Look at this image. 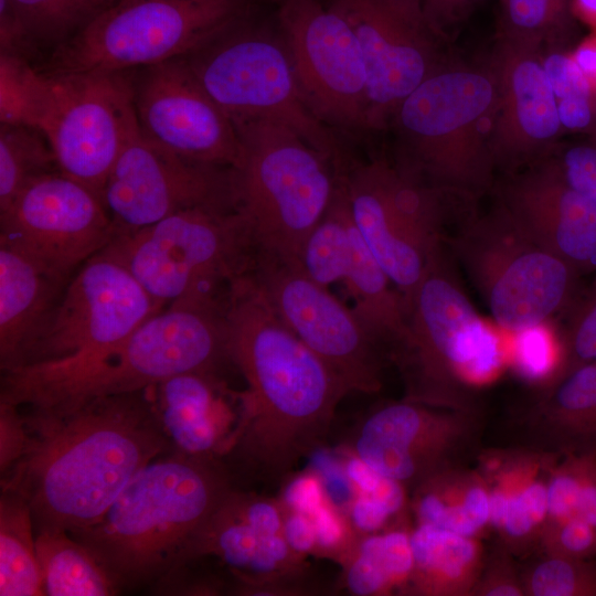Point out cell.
I'll return each mask as SVG.
<instances>
[{"label": "cell", "mask_w": 596, "mask_h": 596, "mask_svg": "<svg viewBox=\"0 0 596 596\" xmlns=\"http://www.w3.org/2000/svg\"><path fill=\"white\" fill-rule=\"evenodd\" d=\"M225 323L230 360L246 389L224 459L251 478L279 483L323 445L350 392L278 317L253 275L231 285Z\"/></svg>", "instance_id": "cell-1"}, {"label": "cell", "mask_w": 596, "mask_h": 596, "mask_svg": "<svg viewBox=\"0 0 596 596\" xmlns=\"http://www.w3.org/2000/svg\"><path fill=\"white\" fill-rule=\"evenodd\" d=\"M22 413L29 445L1 486L26 501L35 533L94 524L138 471L172 449L148 390L60 414Z\"/></svg>", "instance_id": "cell-2"}, {"label": "cell", "mask_w": 596, "mask_h": 596, "mask_svg": "<svg viewBox=\"0 0 596 596\" xmlns=\"http://www.w3.org/2000/svg\"><path fill=\"white\" fill-rule=\"evenodd\" d=\"M222 460L173 451L145 466L94 524L68 532L120 586L160 579L233 488Z\"/></svg>", "instance_id": "cell-3"}, {"label": "cell", "mask_w": 596, "mask_h": 596, "mask_svg": "<svg viewBox=\"0 0 596 596\" xmlns=\"http://www.w3.org/2000/svg\"><path fill=\"white\" fill-rule=\"evenodd\" d=\"M162 308L125 266L99 252L70 278L20 363L2 372L0 402L36 406Z\"/></svg>", "instance_id": "cell-4"}, {"label": "cell", "mask_w": 596, "mask_h": 596, "mask_svg": "<svg viewBox=\"0 0 596 596\" xmlns=\"http://www.w3.org/2000/svg\"><path fill=\"white\" fill-rule=\"evenodd\" d=\"M496 105L490 61L446 63L393 116L407 152L405 168L440 194L475 199L485 193L496 168L490 148Z\"/></svg>", "instance_id": "cell-5"}, {"label": "cell", "mask_w": 596, "mask_h": 596, "mask_svg": "<svg viewBox=\"0 0 596 596\" xmlns=\"http://www.w3.org/2000/svg\"><path fill=\"white\" fill-rule=\"evenodd\" d=\"M241 157L232 168L236 209L258 253L296 264L301 245L328 211L339 184L332 160L289 127L267 119L233 120Z\"/></svg>", "instance_id": "cell-6"}, {"label": "cell", "mask_w": 596, "mask_h": 596, "mask_svg": "<svg viewBox=\"0 0 596 596\" xmlns=\"http://www.w3.org/2000/svg\"><path fill=\"white\" fill-rule=\"evenodd\" d=\"M225 301L226 295H199L167 305L76 377L22 411L60 414L98 397L145 391L179 374H217L231 362Z\"/></svg>", "instance_id": "cell-7"}, {"label": "cell", "mask_w": 596, "mask_h": 596, "mask_svg": "<svg viewBox=\"0 0 596 596\" xmlns=\"http://www.w3.org/2000/svg\"><path fill=\"white\" fill-rule=\"evenodd\" d=\"M102 253L166 307L191 296H222L221 289L253 272L258 247L236 207L198 206L116 235Z\"/></svg>", "instance_id": "cell-8"}, {"label": "cell", "mask_w": 596, "mask_h": 596, "mask_svg": "<svg viewBox=\"0 0 596 596\" xmlns=\"http://www.w3.org/2000/svg\"><path fill=\"white\" fill-rule=\"evenodd\" d=\"M246 12L245 0H113L58 45L52 72L120 73L185 57Z\"/></svg>", "instance_id": "cell-9"}, {"label": "cell", "mask_w": 596, "mask_h": 596, "mask_svg": "<svg viewBox=\"0 0 596 596\" xmlns=\"http://www.w3.org/2000/svg\"><path fill=\"white\" fill-rule=\"evenodd\" d=\"M405 302L408 336L394 356L407 376L406 401L444 403L456 384L483 382L499 370L500 337L475 309L441 249Z\"/></svg>", "instance_id": "cell-10"}, {"label": "cell", "mask_w": 596, "mask_h": 596, "mask_svg": "<svg viewBox=\"0 0 596 596\" xmlns=\"http://www.w3.org/2000/svg\"><path fill=\"white\" fill-rule=\"evenodd\" d=\"M451 244L503 330L515 333L551 321L574 302L579 274L501 204L471 220Z\"/></svg>", "instance_id": "cell-11"}, {"label": "cell", "mask_w": 596, "mask_h": 596, "mask_svg": "<svg viewBox=\"0 0 596 596\" xmlns=\"http://www.w3.org/2000/svg\"><path fill=\"white\" fill-rule=\"evenodd\" d=\"M246 13L184 61L232 120L285 125L333 162L337 143L307 105L281 35L246 24Z\"/></svg>", "instance_id": "cell-12"}, {"label": "cell", "mask_w": 596, "mask_h": 596, "mask_svg": "<svg viewBox=\"0 0 596 596\" xmlns=\"http://www.w3.org/2000/svg\"><path fill=\"white\" fill-rule=\"evenodd\" d=\"M120 73L51 72L38 126L58 172L100 199L120 151L138 128L134 87Z\"/></svg>", "instance_id": "cell-13"}, {"label": "cell", "mask_w": 596, "mask_h": 596, "mask_svg": "<svg viewBox=\"0 0 596 596\" xmlns=\"http://www.w3.org/2000/svg\"><path fill=\"white\" fill-rule=\"evenodd\" d=\"M277 20L310 109L322 123L366 129V67L345 17L330 0H283Z\"/></svg>", "instance_id": "cell-14"}, {"label": "cell", "mask_w": 596, "mask_h": 596, "mask_svg": "<svg viewBox=\"0 0 596 596\" xmlns=\"http://www.w3.org/2000/svg\"><path fill=\"white\" fill-rule=\"evenodd\" d=\"M253 276L278 317L350 393L380 390L383 347L352 308L296 264L273 256L258 253Z\"/></svg>", "instance_id": "cell-15"}, {"label": "cell", "mask_w": 596, "mask_h": 596, "mask_svg": "<svg viewBox=\"0 0 596 596\" xmlns=\"http://www.w3.org/2000/svg\"><path fill=\"white\" fill-rule=\"evenodd\" d=\"M113 237V222L102 199L61 172L33 179L0 211V243L63 279H70Z\"/></svg>", "instance_id": "cell-16"}, {"label": "cell", "mask_w": 596, "mask_h": 596, "mask_svg": "<svg viewBox=\"0 0 596 596\" xmlns=\"http://www.w3.org/2000/svg\"><path fill=\"white\" fill-rule=\"evenodd\" d=\"M352 26L368 74L366 129H381L401 103L447 62L441 33L421 0H330Z\"/></svg>", "instance_id": "cell-17"}, {"label": "cell", "mask_w": 596, "mask_h": 596, "mask_svg": "<svg viewBox=\"0 0 596 596\" xmlns=\"http://www.w3.org/2000/svg\"><path fill=\"white\" fill-rule=\"evenodd\" d=\"M114 236L198 206L236 207L232 169L193 161L146 138L138 128L120 151L102 192Z\"/></svg>", "instance_id": "cell-18"}, {"label": "cell", "mask_w": 596, "mask_h": 596, "mask_svg": "<svg viewBox=\"0 0 596 596\" xmlns=\"http://www.w3.org/2000/svg\"><path fill=\"white\" fill-rule=\"evenodd\" d=\"M134 104L140 131L159 147L201 163L237 164L241 140L232 118L183 57L146 67Z\"/></svg>", "instance_id": "cell-19"}, {"label": "cell", "mask_w": 596, "mask_h": 596, "mask_svg": "<svg viewBox=\"0 0 596 596\" xmlns=\"http://www.w3.org/2000/svg\"><path fill=\"white\" fill-rule=\"evenodd\" d=\"M542 49L500 36L489 60L497 79L490 134L496 167L532 166L547 158L564 134Z\"/></svg>", "instance_id": "cell-20"}, {"label": "cell", "mask_w": 596, "mask_h": 596, "mask_svg": "<svg viewBox=\"0 0 596 596\" xmlns=\"http://www.w3.org/2000/svg\"><path fill=\"white\" fill-rule=\"evenodd\" d=\"M501 205L579 275L596 272V202L572 188L549 158L513 177Z\"/></svg>", "instance_id": "cell-21"}, {"label": "cell", "mask_w": 596, "mask_h": 596, "mask_svg": "<svg viewBox=\"0 0 596 596\" xmlns=\"http://www.w3.org/2000/svg\"><path fill=\"white\" fill-rule=\"evenodd\" d=\"M445 422L419 403L405 400L386 404L355 424L348 453L402 485L424 480L434 473L445 446Z\"/></svg>", "instance_id": "cell-22"}, {"label": "cell", "mask_w": 596, "mask_h": 596, "mask_svg": "<svg viewBox=\"0 0 596 596\" xmlns=\"http://www.w3.org/2000/svg\"><path fill=\"white\" fill-rule=\"evenodd\" d=\"M150 389L172 450L223 461L240 419V393L211 373L179 374Z\"/></svg>", "instance_id": "cell-23"}, {"label": "cell", "mask_w": 596, "mask_h": 596, "mask_svg": "<svg viewBox=\"0 0 596 596\" xmlns=\"http://www.w3.org/2000/svg\"><path fill=\"white\" fill-rule=\"evenodd\" d=\"M350 214L361 238L406 300L432 257L396 215L385 189L382 160L341 175Z\"/></svg>", "instance_id": "cell-24"}, {"label": "cell", "mask_w": 596, "mask_h": 596, "mask_svg": "<svg viewBox=\"0 0 596 596\" xmlns=\"http://www.w3.org/2000/svg\"><path fill=\"white\" fill-rule=\"evenodd\" d=\"M284 521L285 508L279 499L233 487L190 542L183 565L215 556L234 578L247 577L267 543L284 534Z\"/></svg>", "instance_id": "cell-25"}, {"label": "cell", "mask_w": 596, "mask_h": 596, "mask_svg": "<svg viewBox=\"0 0 596 596\" xmlns=\"http://www.w3.org/2000/svg\"><path fill=\"white\" fill-rule=\"evenodd\" d=\"M20 251L0 243V366L15 368L67 281Z\"/></svg>", "instance_id": "cell-26"}, {"label": "cell", "mask_w": 596, "mask_h": 596, "mask_svg": "<svg viewBox=\"0 0 596 596\" xmlns=\"http://www.w3.org/2000/svg\"><path fill=\"white\" fill-rule=\"evenodd\" d=\"M360 320L394 355L408 336L407 308L402 292L372 255L353 223V255L342 281Z\"/></svg>", "instance_id": "cell-27"}, {"label": "cell", "mask_w": 596, "mask_h": 596, "mask_svg": "<svg viewBox=\"0 0 596 596\" xmlns=\"http://www.w3.org/2000/svg\"><path fill=\"white\" fill-rule=\"evenodd\" d=\"M35 547L47 596H108L119 586L93 553L66 531L35 533Z\"/></svg>", "instance_id": "cell-28"}, {"label": "cell", "mask_w": 596, "mask_h": 596, "mask_svg": "<svg viewBox=\"0 0 596 596\" xmlns=\"http://www.w3.org/2000/svg\"><path fill=\"white\" fill-rule=\"evenodd\" d=\"M341 564V585L350 594H385L411 578L414 566L411 535L403 531L359 535Z\"/></svg>", "instance_id": "cell-29"}, {"label": "cell", "mask_w": 596, "mask_h": 596, "mask_svg": "<svg viewBox=\"0 0 596 596\" xmlns=\"http://www.w3.org/2000/svg\"><path fill=\"white\" fill-rule=\"evenodd\" d=\"M30 507L2 488L0 498V595H44Z\"/></svg>", "instance_id": "cell-30"}, {"label": "cell", "mask_w": 596, "mask_h": 596, "mask_svg": "<svg viewBox=\"0 0 596 596\" xmlns=\"http://www.w3.org/2000/svg\"><path fill=\"white\" fill-rule=\"evenodd\" d=\"M353 255V221L341 175L332 203L305 238L296 265L317 284L343 281Z\"/></svg>", "instance_id": "cell-31"}, {"label": "cell", "mask_w": 596, "mask_h": 596, "mask_svg": "<svg viewBox=\"0 0 596 596\" xmlns=\"http://www.w3.org/2000/svg\"><path fill=\"white\" fill-rule=\"evenodd\" d=\"M414 566L411 581L422 592H438L456 582L476 561V545L467 536L419 523L411 534Z\"/></svg>", "instance_id": "cell-32"}, {"label": "cell", "mask_w": 596, "mask_h": 596, "mask_svg": "<svg viewBox=\"0 0 596 596\" xmlns=\"http://www.w3.org/2000/svg\"><path fill=\"white\" fill-rule=\"evenodd\" d=\"M415 511L419 523L470 538L489 521V494L473 485L458 499L456 491L433 473L423 480Z\"/></svg>", "instance_id": "cell-33"}, {"label": "cell", "mask_w": 596, "mask_h": 596, "mask_svg": "<svg viewBox=\"0 0 596 596\" xmlns=\"http://www.w3.org/2000/svg\"><path fill=\"white\" fill-rule=\"evenodd\" d=\"M500 36L541 47H565L576 30L570 0H499Z\"/></svg>", "instance_id": "cell-34"}, {"label": "cell", "mask_w": 596, "mask_h": 596, "mask_svg": "<svg viewBox=\"0 0 596 596\" xmlns=\"http://www.w3.org/2000/svg\"><path fill=\"white\" fill-rule=\"evenodd\" d=\"M55 158L43 135L33 128L1 124L0 211L33 179L54 172Z\"/></svg>", "instance_id": "cell-35"}, {"label": "cell", "mask_w": 596, "mask_h": 596, "mask_svg": "<svg viewBox=\"0 0 596 596\" xmlns=\"http://www.w3.org/2000/svg\"><path fill=\"white\" fill-rule=\"evenodd\" d=\"M50 85V73L38 72L18 52L1 51V124L38 130Z\"/></svg>", "instance_id": "cell-36"}, {"label": "cell", "mask_w": 596, "mask_h": 596, "mask_svg": "<svg viewBox=\"0 0 596 596\" xmlns=\"http://www.w3.org/2000/svg\"><path fill=\"white\" fill-rule=\"evenodd\" d=\"M29 41L64 42L110 0H11Z\"/></svg>", "instance_id": "cell-37"}, {"label": "cell", "mask_w": 596, "mask_h": 596, "mask_svg": "<svg viewBox=\"0 0 596 596\" xmlns=\"http://www.w3.org/2000/svg\"><path fill=\"white\" fill-rule=\"evenodd\" d=\"M553 404L573 427L596 433V359L568 372L553 395Z\"/></svg>", "instance_id": "cell-38"}, {"label": "cell", "mask_w": 596, "mask_h": 596, "mask_svg": "<svg viewBox=\"0 0 596 596\" xmlns=\"http://www.w3.org/2000/svg\"><path fill=\"white\" fill-rule=\"evenodd\" d=\"M561 347L570 371L596 359V272L589 288L571 306Z\"/></svg>", "instance_id": "cell-39"}, {"label": "cell", "mask_w": 596, "mask_h": 596, "mask_svg": "<svg viewBox=\"0 0 596 596\" xmlns=\"http://www.w3.org/2000/svg\"><path fill=\"white\" fill-rule=\"evenodd\" d=\"M538 596L596 594V572L575 558L555 557L540 564L531 578Z\"/></svg>", "instance_id": "cell-40"}, {"label": "cell", "mask_w": 596, "mask_h": 596, "mask_svg": "<svg viewBox=\"0 0 596 596\" xmlns=\"http://www.w3.org/2000/svg\"><path fill=\"white\" fill-rule=\"evenodd\" d=\"M547 158L572 188L596 202V140L557 145Z\"/></svg>", "instance_id": "cell-41"}, {"label": "cell", "mask_w": 596, "mask_h": 596, "mask_svg": "<svg viewBox=\"0 0 596 596\" xmlns=\"http://www.w3.org/2000/svg\"><path fill=\"white\" fill-rule=\"evenodd\" d=\"M556 354V339L550 321L514 333L513 360L526 377L545 376L554 368Z\"/></svg>", "instance_id": "cell-42"}, {"label": "cell", "mask_w": 596, "mask_h": 596, "mask_svg": "<svg viewBox=\"0 0 596 596\" xmlns=\"http://www.w3.org/2000/svg\"><path fill=\"white\" fill-rule=\"evenodd\" d=\"M547 514V489L532 482L513 494H508V508L502 529L512 538H522Z\"/></svg>", "instance_id": "cell-43"}, {"label": "cell", "mask_w": 596, "mask_h": 596, "mask_svg": "<svg viewBox=\"0 0 596 596\" xmlns=\"http://www.w3.org/2000/svg\"><path fill=\"white\" fill-rule=\"evenodd\" d=\"M542 62L556 100L595 94L570 51L562 47H547V52H542Z\"/></svg>", "instance_id": "cell-44"}, {"label": "cell", "mask_w": 596, "mask_h": 596, "mask_svg": "<svg viewBox=\"0 0 596 596\" xmlns=\"http://www.w3.org/2000/svg\"><path fill=\"white\" fill-rule=\"evenodd\" d=\"M588 465L556 475L547 486V514L557 523L576 518L584 485L593 472Z\"/></svg>", "instance_id": "cell-45"}, {"label": "cell", "mask_w": 596, "mask_h": 596, "mask_svg": "<svg viewBox=\"0 0 596 596\" xmlns=\"http://www.w3.org/2000/svg\"><path fill=\"white\" fill-rule=\"evenodd\" d=\"M30 434L22 411L0 402V470L7 473L23 456Z\"/></svg>", "instance_id": "cell-46"}, {"label": "cell", "mask_w": 596, "mask_h": 596, "mask_svg": "<svg viewBox=\"0 0 596 596\" xmlns=\"http://www.w3.org/2000/svg\"><path fill=\"white\" fill-rule=\"evenodd\" d=\"M557 113L564 132L596 140V94L560 99Z\"/></svg>", "instance_id": "cell-47"}, {"label": "cell", "mask_w": 596, "mask_h": 596, "mask_svg": "<svg viewBox=\"0 0 596 596\" xmlns=\"http://www.w3.org/2000/svg\"><path fill=\"white\" fill-rule=\"evenodd\" d=\"M327 498L323 487L313 473H304L290 479L279 498L286 510L309 514Z\"/></svg>", "instance_id": "cell-48"}, {"label": "cell", "mask_w": 596, "mask_h": 596, "mask_svg": "<svg viewBox=\"0 0 596 596\" xmlns=\"http://www.w3.org/2000/svg\"><path fill=\"white\" fill-rule=\"evenodd\" d=\"M394 513L383 503L355 493L349 505L348 519L359 535L381 530Z\"/></svg>", "instance_id": "cell-49"}, {"label": "cell", "mask_w": 596, "mask_h": 596, "mask_svg": "<svg viewBox=\"0 0 596 596\" xmlns=\"http://www.w3.org/2000/svg\"><path fill=\"white\" fill-rule=\"evenodd\" d=\"M558 525L557 539L567 557L579 560L596 552V528L578 518L568 519Z\"/></svg>", "instance_id": "cell-50"}, {"label": "cell", "mask_w": 596, "mask_h": 596, "mask_svg": "<svg viewBox=\"0 0 596 596\" xmlns=\"http://www.w3.org/2000/svg\"><path fill=\"white\" fill-rule=\"evenodd\" d=\"M284 535L295 552L304 556L316 554V529L308 515L285 509Z\"/></svg>", "instance_id": "cell-51"}, {"label": "cell", "mask_w": 596, "mask_h": 596, "mask_svg": "<svg viewBox=\"0 0 596 596\" xmlns=\"http://www.w3.org/2000/svg\"><path fill=\"white\" fill-rule=\"evenodd\" d=\"M433 25L444 34L446 28L464 19L479 0H421Z\"/></svg>", "instance_id": "cell-52"}, {"label": "cell", "mask_w": 596, "mask_h": 596, "mask_svg": "<svg viewBox=\"0 0 596 596\" xmlns=\"http://www.w3.org/2000/svg\"><path fill=\"white\" fill-rule=\"evenodd\" d=\"M29 41L25 29L11 0H0V42L1 51L17 52Z\"/></svg>", "instance_id": "cell-53"}, {"label": "cell", "mask_w": 596, "mask_h": 596, "mask_svg": "<svg viewBox=\"0 0 596 596\" xmlns=\"http://www.w3.org/2000/svg\"><path fill=\"white\" fill-rule=\"evenodd\" d=\"M570 52L589 87L596 94V31H589Z\"/></svg>", "instance_id": "cell-54"}, {"label": "cell", "mask_w": 596, "mask_h": 596, "mask_svg": "<svg viewBox=\"0 0 596 596\" xmlns=\"http://www.w3.org/2000/svg\"><path fill=\"white\" fill-rule=\"evenodd\" d=\"M570 8L576 22L596 31V0H570Z\"/></svg>", "instance_id": "cell-55"}, {"label": "cell", "mask_w": 596, "mask_h": 596, "mask_svg": "<svg viewBox=\"0 0 596 596\" xmlns=\"http://www.w3.org/2000/svg\"><path fill=\"white\" fill-rule=\"evenodd\" d=\"M508 508V494L503 490H494L489 494V521L502 529Z\"/></svg>", "instance_id": "cell-56"}, {"label": "cell", "mask_w": 596, "mask_h": 596, "mask_svg": "<svg viewBox=\"0 0 596 596\" xmlns=\"http://www.w3.org/2000/svg\"><path fill=\"white\" fill-rule=\"evenodd\" d=\"M487 595L493 596H517L520 595V590L512 585H499L491 588Z\"/></svg>", "instance_id": "cell-57"}, {"label": "cell", "mask_w": 596, "mask_h": 596, "mask_svg": "<svg viewBox=\"0 0 596 596\" xmlns=\"http://www.w3.org/2000/svg\"><path fill=\"white\" fill-rule=\"evenodd\" d=\"M111 1H113V0H110V2H111Z\"/></svg>", "instance_id": "cell-58"}]
</instances>
